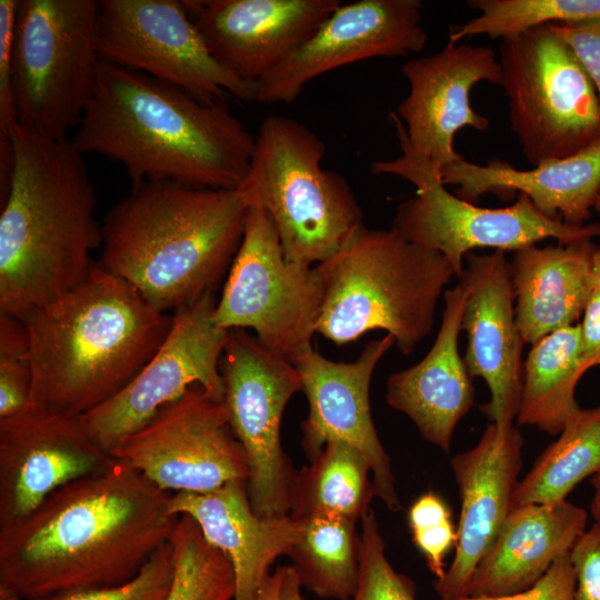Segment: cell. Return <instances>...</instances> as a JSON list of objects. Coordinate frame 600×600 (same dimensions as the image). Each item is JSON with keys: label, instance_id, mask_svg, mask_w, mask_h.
Returning <instances> with one entry per match:
<instances>
[{"label": "cell", "instance_id": "1", "mask_svg": "<svg viewBox=\"0 0 600 600\" xmlns=\"http://www.w3.org/2000/svg\"><path fill=\"white\" fill-rule=\"evenodd\" d=\"M171 494L113 458L0 527V583L39 600L132 579L170 540Z\"/></svg>", "mask_w": 600, "mask_h": 600}, {"label": "cell", "instance_id": "2", "mask_svg": "<svg viewBox=\"0 0 600 600\" xmlns=\"http://www.w3.org/2000/svg\"><path fill=\"white\" fill-rule=\"evenodd\" d=\"M84 153L119 162L132 187L173 182L237 190L256 137L224 100L204 103L150 76L100 59L91 96L70 139Z\"/></svg>", "mask_w": 600, "mask_h": 600}, {"label": "cell", "instance_id": "3", "mask_svg": "<svg viewBox=\"0 0 600 600\" xmlns=\"http://www.w3.org/2000/svg\"><path fill=\"white\" fill-rule=\"evenodd\" d=\"M0 211V314L22 318L89 274L101 246L96 193L71 140L17 124Z\"/></svg>", "mask_w": 600, "mask_h": 600}, {"label": "cell", "instance_id": "4", "mask_svg": "<svg viewBox=\"0 0 600 600\" xmlns=\"http://www.w3.org/2000/svg\"><path fill=\"white\" fill-rule=\"evenodd\" d=\"M21 320L32 366L29 406L72 416L127 386L171 324V317L97 263L80 283Z\"/></svg>", "mask_w": 600, "mask_h": 600}, {"label": "cell", "instance_id": "5", "mask_svg": "<svg viewBox=\"0 0 600 600\" xmlns=\"http://www.w3.org/2000/svg\"><path fill=\"white\" fill-rule=\"evenodd\" d=\"M247 209L238 189L132 187L101 224L97 264L158 311L174 312L214 292L241 243Z\"/></svg>", "mask_w": 600, "mask_h": 600}, {"label": "cell", "instance_id": "6", "mask_svg": "<svg viewBox=\"0 0 600 600\" xmlns=\"http://www.w3.org/2000/svg\"><path fill=\"white\" fill-rule=\"evenodd\" d=\"M314 267L323 288L317 333L342 346L380 329L403 354L432 332L438 302L454 276L438 251L391 228L366 226Z\"/></svg>", "mask_w": 600, "mask_h": 600}, {"label": "cell", "instance_id": "7", "mask_svg": "<svg viewBox=\"0 0 600 600\" xmlns=\"http://www.w3.org/2000/svg\"><path fill=\"white\" fill-rule=\"evenodd\" d=\"M323 140L303 123L267 114L256 136L248 173L238 189L263 208L289 263L314 267L337 253L363 223L344 176L321 167Z\"/></svg>", "mask_w": 600, "mask_h": 600}, {"label": "cell", "instance_id": "8", "mask_svg": "<svg viewBox=\"0 0 600 600\" xmlns=\"http://www.w3.org/2000/svg\"><path fill=\"white\" fill-rule=\"evenodd\" d=\"M389 120L401 156L374 161L371 172L397 176L416 187V194L399 203L391 229L441 253L457 278L462 273L466 256L478 248L514 252L549 238L569 243L600 236V223L573 226L551 218L523 193L503 208H482L450 193L440 171L410 146L398 116L390 112Z\"/></svg>", "mask_w": 600, "mask_h": 600}, {"label": "cell", "instance_id": "9", "mask_svg": "<svg viewBox=\"0 0 600 600\" xmlns=\"http://www.w3.org/2000/svg\"><path fill=\"white\" fill-rule=\"evenodd\" d=\"M100 1L19 0L12 51L18 124L63 140L91 96Z\"/></svg>", "mask_w": 600, "mask_h": 600}, {"label": "cell", "instance_id": "10", "mask_svg": "<svg viewBox=\"0 0 600 600\" xmlns=\"http://www.w3.org/2000/svg\"><path fill=\"white\" fill-rule=\"evenodd\" d=\"M499 54L511 130L529 163L571 156L600 136L597 91L550 24L501 39Z\"/></svg>", "mask_w": 600, "mask_h": 600}, {"label": "cell", "instance_id": "11", "mask_svg": "<svg viewBox=\"0 0 600 600\" xmlns=\"http://www.w3.org/2000/svg\"><path fill=\"white\" fill-rule=\"evenodd\" d=\"M322 300L316 267L287 262L268 212L249 206L241 243L217 300L219 326L251 329L264 348L290 359L312 346Z\"/></svg>", "mask_w": 600, "mask_h": 600}, {"label": "cell", "instance_id": "12", "mask_svg": "<svg viewBox=\"0 0 600 600\" xmlns=\"http://www.w3.org/2000/svg\"><path fill=\"white\" fill-rule=\"evenodd\" d=\"M221 373L229 422L248 461L252 509L263 518L287 516L297 470L282 448L281 421L290 399L302 390L300 376L288 358L243 329L228 331Z\"/></svg>", "mask_w": 600, "mask_h": 600}, {"label": "cell", "instance_id": "13", "mask_svg": "<svg viewBox=\"0 0 600 600\" xmlns=\"http://www.w3.org/2000/svg\"><path fill=\"white\" fill-rule=\"evenodd\" d=\"M101 60L150 76L204 103L226 96L254 102L257 84L224 69L209 51L184 1L102 0Z\"/></svg>", "mask_w": 600, "mask_h": 600}, {"label": "cell", "instance_id": "14", "mask_svg": "<svg viewBox=\"0 0 600 600\" xmlns=\"http://www.w3.org/2000/svg\"><path fill=\"white\" fill-rule=\"evenodd\" d=\"M209 292L173 312L170 329L152 357L112 398L81 416L92 439L107 453L144 427L160 409L200 386L223 400L221 359L228 330L216 319Z\"/></svg>", "mask_w": 600, "mask_h": 600}, {"label": "cell", "instance_id": "15", "mask_svg": "<svg viewBox=\"0 0 600 600\" xmlns=\"http://www.w3.org/2000/svg\"><path fill=\"white\" fill-rule=\"evenodd\" d=\"M110 456L170 493H204L249 477L223 400L200 386L160 409Z\"/></svg>", "mask_w": 600, "mask_h": 600}, {"label": "cell", "instance_id": "16", "mask_svg": "<svg viewBox=\"0 0 600 600\" xmlns=\"http://www.w3.org/2000/svg\"><path fill=\"white\" fill-rule=\"evenodd\" d=\"M419 0H360L340 4L319 28L256 84L254 102L292 103L306 84L339 67L420 52L428 34Z\"/></svg>", "mask_w": 600, "mask_h": 600}, {"label": "cell", "instance_id": "17", "mask_svg": "<svg viewBox=\"0 0 600 600\" xmlns=\"http://www.w3.org/2000/svg\"><path fill=\"white\" fill-rule=\"evenodd\" d=\"M394 344L390 334L368 342L352 362H338L319 353L312 346L289 360L297 369L309 412L301 423V444L312 461L330 441H344L367 459L376 497L391 511L401 503L396 490L391 461L376 430L370 384L373 371Z\"/></svg>", "mask_w": 600, "mask_h": 600}, {"label": "cell", "instance_id": "18", "mask_svg": "<svg viewBox=\"0 0 600 600\" xmlns=\"http://www.w3.org/2000/svg\"><path fill=\"white\" fill-rule=\"evenodd\" d=\"M112 457L81 416L27 407L0 420V527L36 510L60 488L106 468Z\"/></svg>", "mask_w": 600, "mask_h": 600}, {"label": "cell", "instance_id": "19", "mask_svg": "<svg viewBox=\"0 0 600 600\" xmlns=\"http://www.w3.org/2000/svg\"><path fill=\"white\" fill-rule=\"evenodd\" d=\"M401 71L409 93L394 113L410 146L441 172L462 158L453 144L460 129H489V119L471 107L470 94L481 81L501 86L500 61L491 47L448 42L433 54L408 60Z\"/></svg>", "mask_w": 600, "mask_h": 600}, {"label": "cell", "instance_id": "20", "mask_svg": "<svg viewBox=\"0 0 600 600\" xmlns=\"http://www.w3.org/2000/svg\"><path fill=\"white\" fill-rule=\"evenodd\" d=\"M464 261L458 278L467 291L463 360L471 377L481 378L490 390V400L481 411L500 428L513 426L520 406L526 343L517 323L509 261L499 250L470 252Z\"/></svg>", "mask_w": 600, "mask_h": 600}, {"label": "cell", "instance_id": "21", "mask_svg": "<svg viewBox=\"0 0 600 600\" xmlns=\"http://www.w3.org/2000/svg\"><path fill=\"white\" fill-rule=\"evenodd\" d=\"M214 59L256 84L301 46L339 0H183Z\"/></svg>", "mask_w": 600, "mask_h": 600}, {"label": "cell", "instance_id": "22", "mask_svg": "<svg viewBox=\"0 0 600 600\" xmlns=\"http://www.w3.org/2000/svg\"><path fill=\"white\" fill-rule=\"evenodd\" d=\"M523 438L513 424L490 422L478 443L451 460L461 502L456 553L434 589L440 600L467 594L471 577L512 509L522 466Z\"/></svg>", "mask_w": 600, "mask_h": 600}, {"label": "cell", "instance_id": "23", "mask_svg": "<svg viewBox=\"0 0 600 600\" xmlns=\"http://www.w3.org/2000/svg\"><path fill=\"white\" fill-rule=\"evenodd\" d=\"M170 510L178 517H191L204 539L230 560L236 582L233 600H257L270 567L280 556H288L304 527L303 520L290 514L258 516L244 480L204 493H172Z\"/></svg>", "mask_w": 600, "mask_h": 600}, {"label": "cell", "instance_id": "24", "mask_svg": "<svg viewBox=\"0 0 600 600\" xmlns=\"http://www.w3.org/2000/svg\"><path fill=\"white\" fill-rule=\"evenodd\" d=\"M467 291L458 283L443 293V312L436 340L414 366L387 380V401L406 414L428 442L448 452L459 421L472 408V377L458 341Z\"/></svg>", "mask_w": 600, "mask_h": 600}, {"label": "cell", "instance_id": "25", "mask_svg": "<svg viewBox=\"0 0 600 600\" xmlns=\"http://www.w3.org/2000/svg\"><path fill=\"white\" fill-rule=\"evenodd\" d=\"M444 186H457V196L472 202L486 193L502 199L523 193L551 218L582 226L590 218L600 189V136L578 152L519 170L493 158L486 164L463 158L444 167Z\"/></svg>", "mask_w": 600, "mask_h": 600}, {"label": "cell", "instance_id": "26", "mask_svg": "<svg viewBox=\"0 0 600 600\" xmlns=\"http://www.w3.org/2000/svg\"><path fill=\"white\" fill-rule=\"evenodd\" d=\"M587 512L568 500L513 508L468 586L471 597H497L537 583L586 531Z\"/></svg>", "mask_w": 600, "mask_h": 600}, {"label": "cell", "instance_id": "27", "mask_svg": "<svg viewBox=\"0 0 600 600\" xmlns=\"http://www.w3.org/2000/svg\"><path fill=\"white\" fill-rule=\"evenodd\" d=\"M591 239L527 246L513 252L509 273L516 318L524 343L576 324L593 290Z\"/></svg>", "mask_w": 600, "mask_h": 600}, {"label": "cell", "instance_id": "28", "mask_svg": "<svg viewBox=\"0 0 600 600\" xmlns=\"http://www.w3.org/2000/svg\"><path fill=\"white\" fill-rule=\"evenodd\" d=\"M587 371L579 323L556 330L533 343L523 362L517 422L559 434L580 410L574 393Z\"/></svg>", "mask_w": 600, "mask_h": 600}, {"label": "cell", "instance_id": "29", "mask_svg": "<svg viewBox=\"0 0 600 600\" xmlns=\"http://www.w3.org/2000/svg\"><path fill=\"white\" fill-rule=\"evenodd\" d=\"M364 456L344 441H330L309 466L297 471L290 512L296 519L336 517L361 520L376 497Z\"/></svg>", "mask_w": 600, "mask_h": 600}, {"label": "cell", "instance_id": "30", "mask_svg": "<svg viewBox=\"0 0 600 600\" xmlns=\"http://www.w3.org/2000/svg\"><path fill=\"white\" fill-rule=\"evenodd\" d=\"M599 470L600 407L580 408L518 482L512 509L567 500L580 481Z\"/></svg>", "mask_w": 600, "mask_h": 600}, {"label": "cell", "instance_id": "31", "mask_svg": "<svg viewBox=\"0 0 600 600\" xmlns=\"http://www.w3.org/2000/svg\"><path fill=\"white\" fill-rule=\"evenodd\" d=\"M303 523L301 538L288 553L301 587L322 599L350 600L360 566L357 521L314 517Z\"/></svg>", "mask_w": 600, "mask_h": 600}, {"label": "cell", "instance_id": "32", "mask_svg": "<svg viewBox=\"0 0 600 600\" xmlns=\"http://www.w3.org/2000/svg\"><path fill=\"white\" fill-rule=\"evenodd\" d=\"M468 7L480 14L450 27L448 42L479 34L503 39L548 24L600 20V0H470Z\"/></svg>", "mask_w": 600, "mask_h": 600}, {"label": "cell", "instance_id": "33", "mask_svg": "<svg viewBox=\"0 0 600 600\" xmlns=\"http://www.w3.org/2000/svg\"><path fill=\"white\" fill-rule=\"evenodd\" d=\"M169 542L174 568L164 600H233L236 582L230 560L204 539L191 517L179 516Z\"/></svg>", "mask_w": 600, "mask_h": 600}, {"label": "cell", "instance_id": "34", "mask_svg": "<svg viewBox=\"0 0 600 600\" xmlns=\"http://www.w3.org/2000/svg\"><path fill=\"white\" fill-rule=\"evenodd\" d=\"M360 540L358 583L350 600H418L414 583L389 562L372 509L361 519Z\"/></svg>", "mask_w": 600, "mask_h": 600}, {"label": "cell", "instance_id": "35", "mask_svg": "<svg viewBox=\"0 0 600 600\" xmlns=\"http://www.w3.org/2000/svg\"><path fill=\"white\" fill-rule=\"evenodd\" d=\"M32 366L24 322L0 314V420L23 411L30 402Z\"/></svg>", "mask_w": 600, "mask_h": 600}, {"label": "cell", "instance_id": "36", "mask_svg": "<svg viewBox=\"0 0 600 600\" xmlns=\"http://www.w3.org/2000/svg\"><path fill=\"white\" fill-rule=\"evenodd\" d=\"M408 520L413 542L429 570L437 580L442 579L447 570L444 558L458 539L448 504L438 494L427 492L411 504Z\"/></svg>", "mask_w": 600, "mask_h": 600}, {"label": "cell", "instance_id": "37", "mask_svg": "<svg viewBox=\"0 0 600 600\" xmlns=\"http://www.w3.org/2000/svg\"><path fill=\"white\" fill-rule=\"evenodd\" d=\"M170 542L159 548L132 579L110 587L61 592L39 600H164L173 578Z\"/></svg>", "mask_w": 600, "mask_h": 600}, {"label": "cell", "instance_id": "38", "mask_svg": "<svg viewBox=\"0 0 600 600\" xmlns=\"http://www.w3.org/2000/svg\"><path fill=\"white\" fill-rule=\"evenodd\" d=\"M19 0H0V139H9L18 124L12 51Z\"/></svg>", "mask_w": 600, "mask_h": 600}, {"label": "cell", "instance_id": "39", "mask_svg": "<svg viewBox=\"0 0 600 600\" xmlns=\"http://www.w3.org/2000/svg\"><path fill=\"white\" fill-rule=\"evenodd\" d=\"M576 573L570 552L562 554L532 587L497 597L463 596L457 600H574Z\"/></svg>", "mask_w": 600, "mask_h": 600}, {"label": "cell", "instance_id": "40", "mask_svg": "<svg viewBox=\"0 0 600 600\" xmlns=\"http://www.w3.org/2000/svg\"><path fill=\"white\" fill-rule=\"evenodd\" d=\"M591 80L600 102V20L550 24Z\"/></svg>", "mask_w": 600, "mask_h": 600}, {"label": "cell", "instance_id": "41", "mask_svg": "<svg viewBox=\"0 0 600 600\" xmlns=\"http://www.w3.org/2000/svg\"><path fill=\"white\" fill-rule=\"evenodd\" d=\"M570 554L576 573L574 600H600V524L586 530Z\"/></svg>", "mask_w": 600, "mask_h": 600}, {"label": "cell", "instance_id": "42", "mask_svg": "<svg viewBox=\"0 0 600 600\" xmlns=\"http://www.w3.org/2000/svg\"><path fill=\"white\" fill-rule=\"evenodd\" d=\"M581 357L589 370L600 366V289H593L579 323Z\"/></svg>", "mask_w": 600, "mask_h": 600}, {"label": "cell", "instance_id": "43", "mask_svg": "<svg viewBox=\"0 0 600 600\" xmlns=\"http://www.w3.org/2000/svg\"><path fill=\"white\" fill-rule=\"evenodd\" d=\"M301 584L291 566H284V573L281 583V600H306L301 593Z\"/></svg>", "mask_w": 600, "mask_h": 600}, {"label": "cell", "instance_id": "44", "mask_svg": "<svg viewBox=\"0 0 600 600\" xmlns=\"http://www.w3.org/2000/svg\"><path fill=\"white\" fill-rule=\"evenodd\" d=\"M284 573V566L278 567L272 574L263 582L258 592L257 600H281V583Z\"/></svg>", "mask_w": 600, "mask_h": 600}, {"label": "cell", "instance_id": "45", "mask_svg": "<svg viewBox=\"0 0 600 600\" xmlns=\"http://www.w3.org/2000/svg\"><path fill=\"white\" fill-rule=\"evenodd\" d=\"M594 492L590 506L591 514L594 519V523L600 524V470L597 471L591 479Z\"/></svg>", "mask_w": 600, "mask_h": 600}, {"label": "cell", "instance_id": "46", "mask_svg": "<svg viewBox=\"0 0 600 600\" xmlns=\"http://www.w3.org/2000/svg\"><path fill=\"white\" fill-rule=\"evenodd\" d=\"M591 282L593 289H600V246L596 247L592 256Z\"/></svg>", "mask_w": 600, "mask_h": 600}, {"label": "cell", "instance_id": "47", "mask_svg": "<svg viewBox=\"0 0 600 600\" xmlns=\"http://www.w3.org/2000/svg\"><path fill=\"white\" fill-rule=\"evenodd\" d=\"M0 600H24L14 589L0 583Z\"/></svg>", "mask_w": 600, "mask_h": 600}, {"label": "cell", "instance_id": "48", "mask_svg": "<svg viewBox=\"0 0 600 600\" xmlns=\"http://www.w3.org/2000/svg\"><path fill=\"white\" fill-rule=\"evenodd\" d=\"M593 209L600 214V189L594 200Z\"/></svg>", "mask_w": 600, "mask_h": 600}]
</instances>
